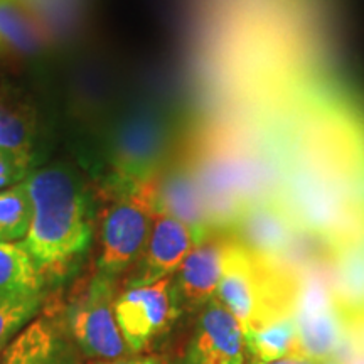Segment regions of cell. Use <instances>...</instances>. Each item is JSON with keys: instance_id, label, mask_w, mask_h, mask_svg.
Instances as JSON below:
<instances>
[{"instance_id": "2e32d148", "label": "cell", "mask_w": 364, "mask_h": 364, "mask_svg": "<svg viewBox=\"0 0 364 364\" xmlns=\"http://www.w3.org/2000/svg\"><path fill=\"white\" fill-rule=\"evenodd\" d=\"M39 21L14 0H0V41L22 54L38 53L44 44Z\"/></svg>"}, {"instance_id": "7402d4cb", "label": "cell", "mask_w": 364, "mask_h": 364, "mask_svg": "<svg viewBox=\"0 0 364 364\" xmlns=\"http://www.w3.org/2000/svg\"><path fill=\"white\" fill-rule=\"evenodd\" d=\"M338 359H341L343 364H364V351L358 349L356 346H353L351 341H349Z\"/></svg>"}, {"instance_id": "ffe728a7", "label": "cell", "mask_w": 364, "mask_h": 364, "mask_svg": "<svg viewBox=\"0 0 364 364\" xmlns=\"http://www.w3.org/2000/svg\"><path fill=\"white\" fill-rule=\"evenodd\" d=\"M33 164L31 150L0 147V191L26 181L33 172Z\"/></svg>"}, {"instance_id": "44dd1931", "label": "cell", "mask_w": 364, "mask_h": 364, "mask_svg": "<svg viewBox=\"0 0 364 364\" xmlns=\"http://www.w3.org/2000/svg\"><path fill=\"white\" fill-rule=\"evenodd\" d=\"M90 364H166L161 358L152 354H129L125 358L112 359V361H91Z\"/></svg>"}, {"instance_id": "d4e9b609", "label": "cell", "mask_w": 364, "mask_h": 364, "mask_svg": "<svg viewBox=\"0 0 364 364\" xmlns=\"http://www.w3.org/2000/svg\"><path fill=\"white\" fill-rule=\"evenodd\" d=\"M321 364H343L341 359H331V361H326V363H321Z\"/></svg>"}, {"instance_id": "cb8c5ba5", "label": "cell", "mask_w": 364, "mask_h": 364, "mask_svg": "<svg viewBox=\"0 0 364 364\" xmlns=\"http://www.w3.org/2000/svg\"><path fill=\"white\" fill-rule=\"evenodd\" d=\"M267 364H318L312 359H309L306 356H290V358H284L279 359V361H273V363H267Z\"/></svg>"}, {"instance_id": "5bb4252c", "label": "cell", "mask_w": 364, "mask_h": 364, "mask_svg": "<svg viewBox=\"0 0 364 364\" xmlns=\"http://www.w3.org/2000/svg\"><path fill=\"white\" fill-rule=\"evenodd\" d=\"M46 279L22 241H0V299L22 300L43 295Z\"/></svg>"}, {"instance_id": "3957f363", "label": "cell", "mask_w": 364, "mask_h": 364, "mask_svg": "<svg viewBox=\"0 0 364 364\" xmlns=\"http://www.w3.org/2000/svg\"><path fill=\"white\" fill-rule=\"evenodd\" d=\"M156 215V177L124 191L105 215L97 272L117 279L139 262Z\"/></svg>"}, {"instance_id": "e0dca14e", "label": "cell", "mask_w": 364, "mask_h": 364, "mask_svg": "<svg viewBox=\"0 0 364 364\" xmlns=\"http://www.w3.org/2000/svg\"><path fill=\"white\" fill-rule=\"evenodd\" d=\"M33 213V199L26 181L0 191V241H24L31 230Z\"/></svg>"}, {"instance_id": "ba28073f", "label": "cell", "mask_w": 364, "mask_h": 364, "mask_svg": "<svg viewBox=\"0 0 364 364\" xmlns=\"http://www.w3.org/2000/svg\"><path fill=\"white\" fill-rule=\"evenodd\" d=\"M196 235L189 226L166 213H159L154 220L147 247L139 258V267L132 273L127 287H142L169 279L188 257L196 245Z\"/></svg>"}, {"instance_id": "d6986e66", "label": "cell", "mask_w": 364, "mask_h": 364, "mask_svg": "<svg viewBox=\"0 0 364 364\" xmlns=\"http://www.w3.org/2000/svg\"><path fill=\"white\" fill-rule=\"evenodd\" d=\"M43 304V295L22 300L0 299V354L17 338V334L34 321Z\"/></svg>"}, {"instance_id": "6da1fadb", "label": "cell", "mask_w": 364, "mask_h": 364, "mask_svg": "<svg viewBox=\"0 0 364 364\" xmlns=\"http://www.w3.org/2000/svg\"><path fill=\"white\" fill-rule=\"evenodd\" d=\"M33 199V223L22 241L46 282L63 279L85 257L93 235L90 196L78 174L54 164L26 179Z\"/></svg>"}, {"instance_id": "9c48e42d", "label": "cell", "mask_w": 364, "mask_h": 364, "mask_svg": "<svg viewBox=\"0 0 364 364\" xmlns=\"http://www.w3.org/2000/svg\"><path fill=\"white\" fill-rule=\"evenodd\" d=\"M230 236H223L215 230L196 241L193 250L177 270L174 285L179 307L206 306L220 285L223 255Z\"/></svg>"}, {"instance_id": "7a4b0ae2", "label": "cell", "mask_w": 364, "mask_h": 364, "mask_svg": "<svg viewBox=\"0 0 364 364\" xmlns=\"http://www.w3.org/2000/svg\"><path fill=\"white\" fill-rule=\"evenodd\" d=\"M292 317L300 354L312 361L338 359L349 343L348 324L332 295L329 268H299Z\"/></svg>"}, {"instance_id": "8fae6325", "label": "cell", "mask_w": 364, "mask_h": 364, "mask_svg": "<svg viewBox=\"0 0 364 364\" xmlns=\"http://www.w3.org/2000/svg\"><path fill=\"white\" fill-rule=\"evenodd\" d=\"M66 327L49 317L34 318L0 354V364H81Z\"/></svg>"}, {"instance_id": "603a6c76", "label": "cell", "mask_w": 364, "mask_h": 364, "mask_svg": "<svg viewBox=\"0 0 364 364\" xmlns=\"http://www.w3.org/2000/svg\"><path fill=\"white\" fill-rule=\"evenodd\" d=\"M348 331H349V341H351V344L356 346V348L361 349V351H364V318L354 322L351 326H348Z\"/></svg>"}, {"instance_id": "484cf974", "label": "cell", "mask_w": 364, "mask_h": 364, "mask_svg": "<svg viewBox=\"0 0 364 364\" xmlns=\"http://www.w3.org/2000/svg\"><path fill=\"white\" fill-rule=\"evenodd\" d=\"M2 46H4V44H2V41H0V49H2Z\"/></svg>"}, {"instance_id": "ac0fdd59", "label": "cell", "mask_w": 364, "mask_h": 364, "mask_svg": "<svg viewBox=\"0 0 364 364\" xmlns=\"http://www.w3.org/2000/svg\"><path fill=\"white\" fill-rule=\"evenodd\" d=\"M36 136V117L26 103L0 90V147L31 150Z\"/></svg>"}, {"instance_id": "5b68a950", "label": "cell", "mask_w": 364, "mask_h": 364, "mask_svg": "<svg viewBox=\"0 0 364 364\" xmlns=\"http://www.w3.org/2000/svg\"><path fill=\"white\" fill-rule=\"evenodd\" d=\"M113 311L130 354H142L171 329L181 307L171 279H164L150 285L127 287L115 297Z\"/></svg>"}, {"instance_id": "52a82bcc", "label": "cell", "mask_w": 364, "mask_h": 364, "mask_svg": "<svg viewBox=\"0 0 364 364\" xmlns=\"http://www.w3.org/2000/svg\"><path fill=\"white\" fill-rule=\"evenodd\" d=\"M182 364H247L241 324L218 299L199 314Z\"/></svg>"}, {"instance_id": "9a60e30c", "label": "cell", "mask_w": 364, "mask_h": 364, "mask_svg": "<svg viewBox=\"0 0 364 364\" xmlns=\"http://www.w3.org/2000/svg\"><path fill=\"white\" fill-rule=\"evenodd\" d=\"M243 336L252 364H267L290 356H302L292 316L277 318L258 329L243 332Z\"/></svg>"}, {"instance_id": "30bf717a", "label": "cell", "mask_w": 364, "mask_h": 364, "mask_svg": "<svg viewBox=\"0 0 364 364\" xmlns=\"http://www.w3.org/2000/svg\"><path fill=\"white\" fill-rule=\"evenodd\" d=\"M297 228L282 204L257 203L240 215L238 240L257 255L292 265L287 258L295 248Z\"/></svg>"}, {"instance_id": "7c38bea8", "label": "cell", "mask_w": 364, "mask_h": 364, "mask_svg": "<svg viewBox=\"0 0 364 364\" xmlns=\"http://www.w3.org/2000/svg\"><path fill=\"white\" fill-rule=\"evenodd\" d=\"M156 208L189 226L198 241L215 230L201 182L189 169L156 176Z\"/></svg>"}, {"instance_id": "8992f818", "label": "cell", "mask_w": 364, "mask_h": 364, "mask_svg": "<svg viewBox=\"0 0 364 364\" xmlns=\"http://www.w3.org/2000/svg\"><path fill=\"white\" fill-rule=\"evenodd\" d=\"M166 130L154 117H132L118 127L110 145V164L122 193L156 177L166 147Z\"/></svg>"}, {"instance_id": "4fadbf2b", "label": "cell", "mask_w": 364, "mask_h": 364, "mask_svg": "<svg viewBox=\"0 0 364 364\" xmlns=\"http://www.w3.org/2000/svg\"><path fill=\"white\" fill-rule=\"evenodd\" d=\"M329 275L334 302L346 324L364 318V240L332 250Z\"/></svg>"}, {"instance_id": "277c9868", "label": "cell", "mask_w": 364, "mask_h": 364, "mask_svg": "<svg viewBox=\"0 0 364 364\" xmlns=\"http://www.w3.org/2000/svg\"><path fill=\"white\" fill-rule=\"evenodd\" d=\"M115 297L117 279L97 272L66 307L68 334L91 361H112L130 354L113 311Z\"/></svg>"}]
</instances>
